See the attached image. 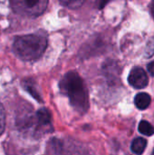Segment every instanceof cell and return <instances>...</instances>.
Segmentation results:
<instances>
[{
	"label": "cell",
	"mask_w": 154,
	"mask_h": 155,
	"mask_svg": "<svg viewBox=\"0 0 154 155\" xmlns=\"http://www.w3.org/2000/svg\"><path fill=\"white\" fill-rule=\"evenodd\" d=\"M59 87L75 111L84 114L89 109V94L84 82L76 72H69L62 78Z\"/></svg>",
	"instance_id": "obj_1"
},
{
	"label": "cell",
	"mask_w": 154,
	"mask_h": 155,
	"mask_svg": "<svg viewBox=\"0 0 154 155\" xmlns=\"http://www.w3.org/2000/svg\"><path fill=\"white\" fill-rule=\"evenodd\" d=\"M47 39L40 35H27L16 37L13 50L22 60L33 61L38 59L45 51Z\"/></svg>",
	"instance_id": "obj_2"
},
{
	"label": "cell",
	"mask_w": 154,
	"mask_h": 155,
	"mask_svg": "<svg viewBox=\"0 0 154 155\" xmlns=\"http://www.w3.org/2000/svg\"><path fill=\"white\" fill-rule=\"evenodd\" d=\"M12 9L24 16H38L47 7L48 0H9Z\"/></svg>",
	"instance_id": "obj_3"
},
{
	"label": "cell",
	"mask_w": 154,
	"mask_h": 155,
	"mask_svg": "<svg viewBox=\"0 0 154 155\" xmlns=\"http://www.w3.org/2000/svg\"><path fill=\"white\" fill-rule=\"evenodd\" d=\"M129 84L136 89H143L148 85L149 78L146 72L139 66L133 67L128 77Z\"/></svg>",
	"instance_id": "obj_4"
},
{
	"label": "cell",
	"mask_w": 154,
	"mask_h": 155,
	"mask_svg": "<svg viewBox=\"0 0 154 155\" xmlns=\"http://www.w3.org/2000/svg\"><path fill=\"white\" fill-rule=\"evenodd\" d=\"M35 119L37 121V124L41 127H47L51 124V114L46 108H41L37 111Z\"/></svg>",
	"instance_id": "obj_5"
},
{
	"label": "cell",
	"mask_w": 154,
	"mask_h": 155,
	"mask_svg": "<svg viewBox=\"0 0 154 155\" xmlns=\"http://www.w3.org/2000/svg\"><path fill=\"white\" fill-rule=\"evenodd\" d=\"M152 103V98L147 93H139L134 98V104L139 110L147 109Z\"/></svg>",
	"instance_id": "obj_6"
},
{
	"label": "cell",
	"mask_w": 154,
	"mask_h": 155,
	"mask_svg": "<svg viewBox=\"0 0 154 155\" xmlns=\"http://www.w3.org/2000/svg\"><path fill=\"white\" fill-rule=\"evenodd\" d=\"M22 85L25 87V89L34 98L36 99L37 101L39 102H43L42 101V98H41V95L39 94L38 93V90H37V86L35 84V82H34L32 79H25L23 81L22 83Z\"/></svg>",
	"instance_id": "obj_7"
},
{
	"label": "cell",
	"mask_w": 154,
	"mask_h": 155,
	"mask_svg": "<svg viewBox=\"0 0 154 155\" xmlns=\"http://www.w3.org/2000/svg\"><path fill=\"white\" fill-rule=\"evenodd\" d=\"M147 146V141L142 137H138L133 140L131 145V150L135 154H143Z\"/></svg>",
	"instance_id": "obj_8"
},
{
	"label": "cell",
	"mask_w": 154,
	"mask_h": 155,
	"mask_svg": "<svg viewBox=\"0 0 154 155\" xmlns=\"http://www.w3.org/2000/svg\"><path fill=\"white\" fill-rule=\"evenodd\" d=\"M138 130L141 134L146 136H152L154 134V127L147 121H141Z\"/></svg>",
	"instance_id": "obj_9"
},
{
	"label": "cell",
	"mask_w": 154,
	"mask_h": 155,
	"mask_svg": "<svg viewBox=\"0 0 154 155\" xmlns=\"http://www.w3.org/2000/svg\"><path fill=\"white\" fill-rule=\"evenodd\" d=\"M85 1L86 0H59V2L63 5L67 6V7L72 8V9H75V8L82 6Z\"/></svg>",
	"instance_id": "obj_10"
},
{
	"label": "cell",
	"mask_w": 154,
	"mask_h": 155,
	"mask_svg": "<svg viewBox=\"0 0 154 155\" xmlns=\"http://www.w3.org/2000/svg\"><path fill=\"white\" fill-rule=\"evenodd\" d=\"M5 110L3 106L0 104V135L3 134L5 130Z\"/></svg>",
	"instance_id": "obj_11"
},
{
	"label": "cell",
	"mask_w": 154,
	"mask_h": 155,
	"mask_svg": "<svg viewBox=\"0 0 154 155\" xmlns=\"http://www.w3.org/2000/svg\"><path fill=\"white\" fill-rule=\"evenodd\" d=\"M111 0H96V5L99 9H103Z\"/></svg>",
	"instance_id": "obj_12"
},
{
	"label": "cell",
	"mask_w": 154,
	"mask_h": 155,
	"mask_svg": "<svg viewBox=\"0 0 154 155\" xmlns=\"http://www.w3.org/2000/svg\"><path fill=\"white\" fill-rule=\"evenodd\" d=\"M147 69H148V72L150 73V74L154 77V61L151 62L150 64H148Z\"/></svg>",
	"instance_id": "obj_13"
},
{
	"label": "cell",
	"mask_w": 154,
	"mask_h": 155,
	"mask_svg": "<svg viewBox=\"0 0 154 155\" xmlns=\"http://www.w3.org/2000/svg\"><path fill=\"white\" fill-rule=\"evenodd\" d=\"M150 10H151V14H152V17L154 18V0L152 1V3L150 5Z\"/></svg>",
	"instance_id": "obj_14"
},
{
	"label": "cell",
	"mask_w": 154,
	"mask_h": 155,
	"mask_svg": "<svg viewBox=\"0 0 154 155\" xmlns=\"http://www.w3.org/2000/svg\"><path fill=\"white\" fill-rule=\"evenodd\" d=\"M152 153H153V154H154V151H153V152H152Z\"/></svg>",
	"instance_id": "obj_15"
}]
</instances>
